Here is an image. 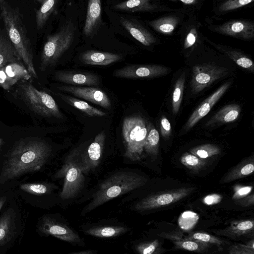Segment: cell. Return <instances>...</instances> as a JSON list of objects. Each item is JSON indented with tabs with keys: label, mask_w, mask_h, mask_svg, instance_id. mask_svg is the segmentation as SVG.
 <instances>
[{
	"label": "cell",
	"mask_w": 254,
	"mask_h": 254,
	"mask_svg": "<svg viewBox=\"0 0 254 254\" xmlns=\"http://www.w3.org/2000/svg\"><path fill=\"white\" fill-rule=\"evenodd\" d=\"M20 90L22 98L34 112L44 117L62 118L58 104L49 94L27 83L20 85Z\"/></svg>",
	"instance_id": "cell-7"
},
{
	"label": "cell",
	"mask_w": 254,
	"mask_h": 254,
	"mask_svg": "<svg viewBox=\"0 0 254 254\" xmlns=\"http://www.w3.org/2000/svg\"><path fill=\"white\" fill-rule=\"evenodd\" d=\"M179 19L174 16H165L149 22L150 25L157 32L170 34L174 30Z\"/></svg>",
	"instance_id": "cell-32"
},
{
	"label": "cell",
	"mask_w": 254,
	"mask_h": 254,
	"mask_svg": "<svg viewBox=\"0 0 254 254\" xmlns=\"http://www.w3.org/2000/svg\"><path fill=\"white\" fill-rule=\"evenodd\" d=\"M253 188V186H243L236 188L232 199L235 200L247 196L252 191Z\"/></svg>",
	"instance_id": "cell-44"
},
{
	"label": "cell",
	"mask_w": 254,
	"mask_h": 254,
	"mask_svg": "<svg viewBox=\"0 0 254 254\" xmlns=\"http://www.w3.org/2000/svg\"><path fill=\"white\" fill-rule=\"evenodd\" d=\"M147 131V124L140 116L124 118L122 134L125 146L124 156L126 158L132 161H139L142 158Z\"/></svg>",
	"instance_id": "cell-4"
},
{
	"label": "cell",
	"mask_w": 254,
	"mask_h": 254,
	"mask_svg": "<svg viewBox=\"0 0 254 254\" xmlns=\"http://www.w3.org/2000/svg\"><path fill=\"white\" fill-rule=\"evenodd\" d=\"M3 140L1 138H0V146L1 145L2 143Z\"/></svg>",
	"instance_id": "cell-52"
},
{
	"label": "cell",
	"mask_w": 254,
	"mask_h": 254,
	"mask_svg": "<svg viewBox=\"0 0 254 254\" xmlns=\"http://www.w3.org/2000/svg\"><path fill=\"white\" fill-rule=\"evenodd\" d=\"M6 200L5 197H2L0 198V210H1V208L2 207L3 204L5 203Z\"/></svg>",
	"instance_id": "cell-50"
},
{
	"label": "cell",
	"mask_w": 254,
	"mask_h": 254,
	"mask_svg": "<svg viewBox=\"0 0 254 254\" xmlns=\"http://www.w3.org/2000/svg\"><path fill=\"white\" fill-rule=\"evenodd\" d=\"M227 68L211 64L196 65L192 69L191 91L197 94L228 74Z\"/></svg>",
	"instance_id": "cell-9"
},
{
	"label": "cell",
	"mask_w": 254,
	"mask_h": 254,
	"mask_svg": "<svg viewBox=\"0 0 254 254\" xmlns=\"http://www.w3.org/2000/svg\"><path fill=\"white\" fill-rule=\"evenodd\" d=\"M160 131L161 135L165 138H168L172 132L171 124L165 116L162 117L160 120Z\"/></svg>",
	"instance_id": "cell-43"
},
{
	"label": "cell",
	"mask_w": 254,
	"mask_h": 254,
	"mask_svg": "<svg viewBox=\"0 0 254 254\" xmlns=\"http://www.w3.org/2000/svg\"><path fill=\"white\" fill-rule=\"evenodd\" d=\"M230 254H254V240L247 244H237L230 246L228 249Z\"/></svg>",
	"instance_id": "cell-39"
},
{
	"label": "cell",
	"mask_w": 254,
	"mask_h": 254,
	"mask_svg": "<svg viewBox=\"0 0 254 254\" xmlns=\"http://www.w3.org/2000/svg\"><path fill=\"white\" fill-rule=\"evenodd\" d=\"M72 253L75 254H89L94 253V251H91V250H86L84 252H79Z\"/></svg>",
	"instance_id": "cell-49"
},
{
	"label": "cell",
	"mask_w": 254,
	"mask_h": 254,
	"mask_svg": "<svg viewBox=\"0 0 254 254\" xmlns=\"http://www.w3.org/2000/svg\"><path fill=\"white\" fill-rule=\"evenodd\" d=\"M55 79L61 82L72 85L97 86L100 83L99 77L91 72H74L58 71L55 73Z\"/></svg>",
	"instance_id": "cell-17"
},
{
	"label": "cell",
	"mask_w": 254,
	"mask_h": 254,
	"mask_svg": "<svg viewBox=\"0 0 254 254\" xmlns=\"http://www.w3.org/2000/svg\"><path fill=\"white\" fill-rule=\"evenodd\" d=\"M40 3H42L45 0H37Z\"/></svg>",
	"instance_id": "cell-51"
},
{
	"label": "cell",
	"mask_w": 254,
	"mask_h": 254,
	"mask_svg": "<svg viewBox=\"0 0 254 254\" xmlns=\"http://www.w3.org/2000/svg\"><path fill=\"white\" fill-rule=\"evenodd\" d=\"M174 1L179 0L186 4H192L196 2L197 0H171Z\"/></svg>",
	"instance_id": "cell-48"
},
{
	"label": "cell",
	"mask_w": 254,
	"mask_h": 254,
	"mask_svg": "<svg viewBox=\"0 0 254 254\" xmlns=\"http://www.w3.org/2000/svg\"><path fill=\"white\" fill-rule=\"evenodd\" d=\"M253 231L254 220H243L233 222L228 227L213 231V232L218 235L234 239L253 233Z\"/></svg>",
	"instance_id": "cell-21"
},
{
	"label": "cell",
	"mask_w": 254,
	"mask_h": 254,
	"mask_svg": "<svg viewBox=\"0 0 254 254\" xmlns=\"http://www.w3.org/2000/svg\"><path fill=\"white\" fill-rule=\"evenodd\" d=\"M234 203L243 207L253 205L254 204V194L252 193L244 197L235 200Z\"/></svg>",
	"instance_id": "cell-47"
},
{
	"label": "cell",
	"mask_w": 254,
	"mask_h": 254,
	"mask_svg": "<svg viewBox=\"0 0 254 254\" xmlns=\"http://www.w3.org/2000/svg\"><path fill=\"white\" fill-rule=\"evenodd\" d=\"M186 238L217 246L228 244L227 242L222 240L217 237L202 232H190Z\"/></svg>",
	"instance_id": "cell-37"
},
{
	"label": "cell",
	"mask_w": 254,
	"mask_h": 254,
	"mask_svg": "<svg viewBox=\"0 0 254 254\" xmlns=\"http://www.w3.org/2000/svg\"><path fill=\"white\" fill-rule=\"evenodd\" d=\"M84 170L76 150L71 153L65 159L62 168L57 172V179L64 178V186L60 196L63 199L71 198L76 196L81 190L84 181Z\"/></svg>",
	"instance_id": "cell-6"
},
{
	"label": "cell",
	"mask_w": 254,
	"mask_h": 254,
	"mask_svg": "<svg viewBox=\"0 0 254 254\" xmlns=\"http://www.w3.org/2000/svg\"><path fill=\"white\" fill-rule=\"evenodd\" d=\"M14 230V218L12 210H7L0 219V246L11 238Z\"/></svg>",
	"instance_id": "cell-25"
},
{
	"label": "cell",
	"mask_w": 254,
	"mask_h": 254,
	"mask_svg": "<svg viewBox=\"0 0 254 254\" xmlns=\"http://www.w3.org/2000/svg\"><path fill=\"white\" fill-rule=\"evenodd\" d=\"M39 228L45 234L53 236L73 244L82 242L79 235L74 230L65 224L50 217L44 218Z\"/></svg>",
	"instance_id": "cell-11"
},
{
	"label": "cell",
	"mask_w": 254,
	"mask_h": 254,
	"mask_svg": "<svg viewBox=\"0 0 254 254\" xmlns=\"http://www.w3.org/2000/svg\"><path fill=\"white\" fill-rule=\"evenodd\" d=\"M120 22L128 33L144 46H149L155 42L152 34L137 21L122 17Z\"/></svg>",
	"instance_id": "cell-19"
},
{
	"label": "cell",
	"mask_w": 254,
	"mask_h": 254,
	"mask_svg": "<svg viewBox=\"0 0 254 254\" xmlns=\"http://www.w3.org/2000/svg\"><path fill=\"white\" fill-rule=\"evenodd\" d=\"M79 59L85 64L105 66L118 62L122 56L112 53L88 50L82 53Z\"/></svg>",
	"instance_id": "cell-18"
},
{
	"label": "cell",
	"mask_w": 254,
	"mask_h": 254,
	"mask_svg": "<svg viewBox=\"0 0 254 254\" xmlns=\"http://www.w3.org/2000/svg\"><path fill=\"white\" fill-rule=\"evenodd\" d=\"M128 231L127 227L118 226H100L92 227L85 231L87 235L104 238L120 236Z\"/></svg>",
	"instance_id": "cell-26"
},
{
	"label": "cell",
	"mask_w": 254,
	"mask_h": 254,
	"mask_svg": "<svg viewBox=\"0 0 254 254\" xmlns=\"http://www.w3.org/2000/svg\"><path fill=\"white\" fill-rule=\"evenodd\" d=\"M181 217L187 220L179 224L181 228L184 229H189L193 227V225L190 222V221L195 224L198 219L196 214L191 211H186L184 212L181 216Z\"/></svg>",
	"instance_id": "cell-42"
},
{
	"label": "cell",
	"mask_w": 254,
	"mask_h": 254,
	"mask_svg": "<svg viewBox=\"0 0 254 254\" xmlns=\"http://www.w3.org/2000/svg\"><path fill=\"white\" fill-rule=\"evenodd\" d=\"M231 83V81L226 82L203 101L188 120L183 128L185 131H187L190 129L208 114L214 105L229 88Z\"/></svg>",
	"instance_id": "cell-14"
},
{
	"label": "cell",
	"mask_w": 254,
	"mask_h": 254,
	"mask_svg": "<svg viewBox=\"0 0 254 254\" xmlns=\"http://www.w3.org/2000/svg\"><path fill=\"white\" fill-rule=\"evenodd\" d=\"M195 189L194 187L181 188L150 195L137 203L134 208L144 211L166 206L184 198Z\"/></svg>",
	"instance_id": "cell-8"
},
{
	"label": "cell",
	"mask_w": 254,
	"mask_h": 254,
	"mask_svg": "<svg viewBox=\"0 0 254 254\" xmlns=\"http://www.w3.org/2000/svg\"><path fill=\"white\" fill-rule=\"evenodd\" d=\"M185 78V73H182L174 86L172 98V112L174 115H176L180 110L183 96Z\"/></svg>",
	"instance_id": "cell-33"
},
{
	"label": "cell",
	"mask_w": 254,
	"mask_h": 254,
	"mask_svg": "<svg viewBox=\"0 0 254 254\" xmlns=\"http://www.w3.org/2000/svg\"><path fill=\"white\" fill-rule=\"evenodd\" d=\"M197 35L196 29L191 28L186 37L184 42L185 49L189 48L194 45L196 40Z\"/></svg>",
	"instance_id": "cell-46"
},
{
	"label": "cell",
	"mask_w": 254,
	"mask_h": 254,
	"mask_svg": "<svg viewBox=\"0 0 254 254\" xmlns=\"http://www.w3.org/2000/svg\"><path fill=\"white\" fill-rule=\"evenodd\" d=\"M60 90L69 93L104 108L110 109L111 102L109 97L102 90L91 87H77L72 85H64L59 87Z\"/></svg>",
	"instance_id": "cell-12"
},
{
	"label": "cell",
	"mask_w": 254,
	"mask_h": 254,
	"mask_svg": "<svg viewBox=\"0 0 254 254\" xmlns=\"http://www.w3.org/2000/svg\"><path fill=\"white\" fill-rule=\"evenodd\" d=\"M135 249L140 254H159L161 251L160 243L157 240L140 243L136 246Z\"/></svg>",
	"instance_id": "cell-38"
},
{
	"label": "cell",
	"mask_w": 254,
	"mask_h": 254,
	"mask_svg": "<svg viewBox=\"0 0 254 254\" xmlns=\"http://www.w3.org/2000/svg\"><path fill=\"white\" fill-rule=\"evenodd\" d=\"M254 171V159H247L233 167L221 179L220 183L225 184L242 179L252 174Z\"/></svg>",
	"instance_id": "cell-23"
},
{
	"label": "cell",
	"mask_w": 254,
	"mask_h": 254,
	"mask_svg": "<svg viewBox=\"0 0 254 254\" xmlns=\"http://www.w3.org/2000/svg\"><path fill=\"white\" fill-rule=\"evenodd\" d=\"M222 197L220 194L212 193L206 195L203 198L202 201L206 205H213L220 203Z\"/></svg>",
	"instance_id": "cell-45"
},
{
	"label": "cell",
	"mask_w": 254,
	"mask_h": 254,
	"mask_svg": "<svg viewBox=\"0 0 254 254\" xmlns=\"http://www.w3.org/2000/svg\"><path fill=\"white\" fill-rule=\"evenodd\" d=\"M221 152L220 148L213 144H205L191 148L190 152L196 156L206 159L219 154Z\"/></svg>",
	"instance_id": "cell-35"
},
{
	"label": "cell",
	"mask_w": 254,
	"mask_h": 254,
	"mask_svg": "<svg viewBox=\"0 0 254 254\" xmlns=\"http://www.w3.org/2000/svg\"><path fill=\"white\" fill-rule=\"evenodd\" d=\"M222 34L245 40H250L254 36V24L244 20L228 21L216 28Z\"/></svg>",
	"instance_id": "cell-15"
},
{
	"label": "cell",
	"mask_w": 254,
	"mask_h": 254,
	"mask_svg": "<svg viewBox=\"0 0 254 254\" xmlns=\"http://www.w3.org/2000/svg\"><path fill=\"white\" fill-rule=\"evenodd\" d=\"M18 61L21 60L7 35L0 31V67L9 63Z\"/></svg>",
	"instance_id": "cell-24"
},
{
	"label": "cell",
	"mask_w": 254,
	"mask_h": 254,
	"mask_svg": "<svg viewBox=\"0 0 254 254\" xmlns=\"http://www.w3.org/2000/svg\"><path fill=\"white\" fill-rule=\"evenodd\" d=\"M20 188L24 191L36 195L47 193L49 190L47 185L40 183L23 184Z\"/></svg>",
	"instance_id": "cell-40"
},
{
	"label": "cell",
	"mask_w": 254,
	"mask_h": 254,
	"mask_svg": "<svg viewBox=\"0 0 254 254\" xmlns=\"http://www.w3.org/2000/svg\"><path fill=\"white\" fill-rule=\"evenodd\" d=\"M148 131L144 145V151L153 157L157 156L160 136L158 130L151 123L147 124Z\"/></svg>",
	"instance_id": "cell-28"
},
{
	"label": "cell",
	"mask_w": 254,
	"mask_h": 254,
	"mask_svg": "<svg viewBox=\"0 0 254 254\" xmlns=\"http://www.w3.org/2000/svg\"><path fill=\"white\" fill-rule=\"evenodd\" d=\"M51 152L50 146L43 140H24L19 142L10 151L4 163L0 182H4L27 173L40 170Z\"/></svg>",
	"instance_id": "cell-1"
},
{
	"label": "cell",
	"mask_w": 254,
	"mask_h": 254,
	"mask_svg": "<svg viewBox=\"0 0 254 254\" xmlns=\"http://www.w3.org/2000/svg\"><path fill=\"white\" fill-rule=\"evenodd\" d=\"M241 111L239 105L233 104L225 106L208 121L205 126H214L234 122L238 119Z\"/></svg>",
	"instance_id": "cell-22"
},
{
	"label": "cell",
	"mask_w": 254,
	"mask_h": 254,
	"mask_svg": "<svg viewBox=\"0 0 254 254\" xmlns=\"http://www.w3.org/2000/svg\"><path fill=\"white\" fill-rule=\"evenodd\" d=\"M171 69L158 64H130L116 69L113 75L118 78H155L168 74Z\"/></svg>",
	"instance_id": "cell-10"
},
{
	"label": "cell",
	"mask_w": 254,
	"mask_h": 254,
	"mask_svg": "<svg viewBox=\"0 0 254 254\" xmlns=\"http://www.w3.org/2000/svg\"><path fill=\"white\" fill-rule=\"evenodd\" d=\"M75 29L73 23L68 21L54 34L48 35L41 54V68L54 65L71 46Z\"/></svg>",
	"instance_id": "cell-5"
},
{
	"label": "cell",
	"mask_w": 254,
	"mask_h": 254,
	"mask_svg": "<svg viewBox=\"0 0 254 254\" xmlns=\"http://www.w3.org/2000/svg\"><path fill=\"white\" fill-rule=\"evenodd\" d=\"M148 179L133 172L116 173L100 184L91 201L83 209L86 214L107 201L144 186Z\"/></svg>",
	"instance_id": "cell-3"
},
{
	"label": "cell",
	"mask_w": 254,
	"mask_h": 254,
	"mask_svg": "<svg viewBox=\"0 0 254 254\" xmlns=\"http://www.w3.org/2000/svg\"><path fill=\"white\" fill-rule=\"evenodd\" d=\"M60 96L66 102L70 104L76 109L82 111L91 117H103L107 115V113L99 110L85 101L79 100L73 97L59 94Z\"/></svg>",
	"instance_id": "cell-27"
},
{
	"label": "cell",
	"mask_w": 254,
	"mask_h": 254,
	"mask_svg": "<svg viewBox=\"0 0 254 254\" xmlns=\"http://www.w3.org/2000/svg\"><path fill=\"white\" fill-rule=\"evenodd\" d=\"M253 1L254 0H226L220 5L219 10L221 12H225L235 9L246 5Z\"/></svg>",
	"instance_id": "cell-41"
},
{
	"label": "cell",
	"mask_w": 254,
	"mask_h": 254,
	"mask_svg": "<svg viewBox=\"0 0 254 254\" xmlns=\"http://www.w3.org/2000/svg\"><path fill=\"white\" fill-rule=\"evenodd\" d=\"M30 78L31 74L21 61L10 62L0 67V86L5 90L9 89L18 81Z\"/></svg>",
	"instance_id": "cell-13"
},
{
	"label": "cell",
	"mask_w": 254,
	"mask_h": 254,
	"mask_svg": "<svg viewBox=\"0 0 254 254\" xmlns=\"http://www.w3.org/2000/svg\"><path fill=\"white\" fill-rule=\"evenodd\" d=\"M101 0H88L86 16L83 27V33L90 36L97 30L101 21Z\"/></svg>",
	"instance_id": "cell-20"
},
{
	"label": "cell",
	"mask_w": 254,
	"mask_h": 254,
	"mask_svg": "<svg viewBox=\"0 0 254 254\" xmlns=\"http://www.w3.org/2000/svg\"><path fill=\"white\" fill-rule=\"evenodd\" d=\"M0 9L8 38L29 73L37 78L30 39L19 9L12 6L6 0H0Z\"/></svg>",
	"instance_id": "cell-2"
},
{
	"label": "cell",
	"mask_w": 254,
	"mask_h": 254,
	"mask_svg": "<svg viewBox=\"0 0 254 254\" xmlns=\"http://www.w3.org/2000/svg\"><path fill=\"white\" fill-rule=\"evenodd\" d=\"M59 0H45L36 10V23L38 30L42 29L55 9Z\"/></svg>",
	"instance_id": "cell-29"
},
{
	"label": "cell",
	"mask_w": 254,
	"mask_h": 254,
	"mask_svg": "<svg viewBox=\"0 0 254 254\" xmlns=\"http://www.w3.org/2000/svg\"><path fill=\"white\" fill-rule=\"evenodd\" d=\"M181 162L189 169L199 170L204 167L207 162L204 159L200 158L191 153H184L180 158Z\"/></svg>",
	"instance_id": "cell-36"
},
{
	"label": "cell",
	"mask_w": 254,
	"mask_h": 254,
	"mask_svg": "<svg viewBox=\"0 0 254 254\" xmlns=\"http://www.w3.org/2000/svg\"><path fill=\"white\" fill-rule=\"evenodd\" d=\"M173 243L177 249L197 253L206 252L211 245L207 243L186 238L183 239L176 240L173 241Z\"/></svg>",
	"instance_id": "cell-31"
},
{
	"label": "cell",
	"mask_w": 254,
	"mask_h": 254,
	"mask_svg": "<svg viewBox=\"0 0 254 254\" xmlns=\"http://www.w3.org/2000/svg\"><path fill=\"white\" fill-rule=\"evenodd\" d=\"M152 0H127L116 4L113 8L127 12H137L150 10L153 8L150 3Z\"/></svg>",
	"instance_id": "cell-30"
},
{
	"label": "cell",
	"mask_w": 254,
	"mask_h": 254,
	"mask_svg": "<svg viewBox=\"0 0 254 254\" xmlns=\"http://www.w3.org/2000/svg\"><path fill=\"white\" fill-rule=\"evenodd\" d=\"M220 50L238 66L247 69L253 73L254 72V63L251 59L246 56L236 51L225 50L223 49H220Z\"/></svg>",
	"instance_id": "cell-34"
},
{
	"label": "cell",
	"mask_w": 254,
	"mask_h": 254,
	"mask_svg": "<svg viewBox=\"0 0 254 254\" xmlns=\"http://www.w3.org/2000/svg\"><path fill=\"white\" fill-rule=\"evenodd\" d=\"M106 134L104 131L99 132L94 141L89 146L87 152L81 158L84 173L96 168L99 164L104 146Z\"/></svg>",
	"instance_id": "cell-16"
}]
</instances>
